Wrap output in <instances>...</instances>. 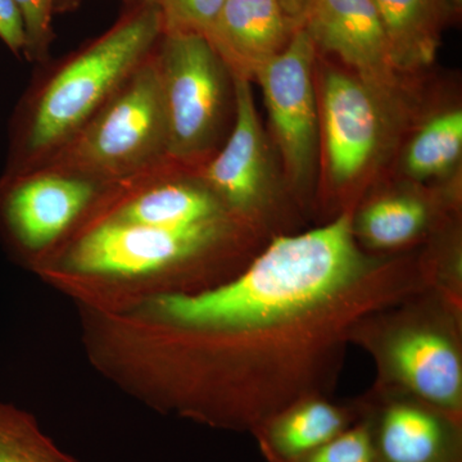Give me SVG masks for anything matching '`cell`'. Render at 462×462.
<instances>
[{
  "label": "cell",
  "instance_id": "7402d4cb",
  "mask_svg": "<svg viewBox=\"0 0 462 462\" xmlns=\"http://www.w3.org/2000/svg\"><path fill=\"white\" fill-rule=\"evenodd\" d=\"M0 41L17 56L25 51V29L14 0H0Z\"/></svg>",
  "mask_w": 462,
  "mask_h": 462
},
{
  "label": "cell",
  "instance_id": "ac0fdd59",
  "mask_svg": "<svg viewBox=\"0 0 462 462\" xmlns=\"http://www.w3.org/2000/svg\"><path fill=\"white\" fill-rule=\"evenodd\" d=\"M0 462H69L42 439L29 421L0 406Z\"/></svg>",
  "mask_w": 462,
  "mask_h": 462
},
{
  "label": "cell",
  "instance_id": "9c48e42d",
  "mask_svg": "<svg viewBox=\"0 0 462 462\" xmlns=\"http://www.w3.org/2000/svg\"><path fill=\"white\" fill-rule=\"evenodd\" d=\"M303 26L372 89L393 85L394 67L374 0H311Z\"/></svg>",
  "mask_w": 462,
  "mask_h": 462
},
{
  "label": "cell",
  "instance_id": "2e32d148",
  "mask_svg": "<svg viewBox=\"0 0 462 462\" xmlns=\"http://www.w3.org/2000/svg\"><path fill=\"white\" fill-rule=\"evenodd\" d=\"M427 206L412 197L375 200L358 217L357 231L374 248L400 247L415 239L427 226Z\"/></svg>",
  "mask_w": 462,
  "mask_h": 462
},
{
  "label": "cell",
  "instance_id": "8fae6325",
  "mask_svg": "<svg viewBox=\"0 0 462 462\" xmlns=\"http://www.w3.org/2000/svg\"><path fill=\"white\" fill-rule=\"evenodd\" d=\"M300 25L278 0H226L205 36L231 75L251 80Z\"/></svg>",
  "mask_w": 462,
  "mask_h": 462
},
{
  "label": "cell",
  "instance_id": "603a6c76",
  "mask_svg": "<svg viewBox=\"0 0 462 462\" xmlns=\"http://www.w3.org/2000/svg\"><path fill=\"white\" fill-rule=\"evenodd\" d=\"M282 9L298 23H303L307 8H309L311 0H278Z\"/></svg>",
  "mask_w": 462,
  "mask_h": 462
},
{
  "label": "cell",
  "instance_id": "ffe728a7",
  "mask_svg": "<svg viewBox=\"0 0 462 462\" xmlns=\"http://www.w3.org/2000/svg\"><path fill=\"white\" fill-rule=\"evenodd\" d=\"M297 462H378L372 427L361 424L346 428Z\"/></svg>",
  "mask_w": 462,
  "mask_h": 462
},
{
  "label": "cell",
  "instance_id": "e0dca14e",
  "mask_svg": "<svg viewBox=\"0 0 462 462\" xmlns=\"http://www.w3.org/2000/svg\"><path fill=\"white\" fill-rule=\"evenodd\" d=\"M462 151V112L452 109L434 116L407 148L406 171L415 179L440 175L455 165Z\"/></svg>",
  "mask_w": 462,
  "mask_h": 462
},
{
  "label": "cell",
  "instance_id": "5b68a950",
  "mask_svg": "<svg viewBox=\"0 0 462 462\" xmlns=\"http://www.w3.org/2000/svg\"><path fill=\"white\" fill-rule=\"evenodd\" d=\"M236 216L165 229L97 220L72 242L66 264L87 275L139 278L199 260L233 238Z\"/></svg>",
  "mask_w": 462,
  "mask_h": 462
},
{
  "label": "cell",
  "instance_id": "7a4b0ae2",
  "mask_svg": "<svg viewBox=\"0 0 462 462\" xmlns=\"http://www.w3.org/2000/svg\"><path fill=\"white\" fill-rule=\"evenodd\" d=\"M162 33L161 5L133 2L107 32L42 65L14 116L5 176L35 171L56 156L153 53Z\"/></svg>",
  "mask_w": 462,
  "mask_h": 462
},
{
  "label": "cell",
  "instance_id": "44dd1931",
  "mask_svg": "<svg viewBox=\"0 0 462 462\" xmlns=\"http://www.w3.org/2000/svg\"><path fill=\"white\" fill-rule=\"evenodd\" d=\"M226 0H162L163 32L206 35Z\"/></svg>",
  "mask_w": 462,
  "mask_h": 462
},
{
  "label": "cell",
  "instance_id": "6da1fadb",
  "mask_svg": "<svg viewBox=\"0 0 462 462\" xmlns=\"http://www.w3.org/2000/svg\"><path fill=\"white\" fill-rule=\"evenodd\" d=\"M421 288L392 261L369 256L348 214L273 239L220 287L158 298L185 333L229 351L224 425L256 434L303 401L321 396L366 319Z\"/></svg>",
  "mask_w": 462,
  "mask_h": 462
},
{
  "label": "cell",
  "instance_id": "5bb4252c",
  "mask_svg": "<svg viewBox=\"0 0 462 462\" xmlns=\"http://www.w3.org/2000/svg\"><path fill=\"white\" fill-rule=\"evenodd\" d=\"M346 428V413L318 397L291 407L256 434L270 461L297 462Z\"/></svg>",
  "mask_w": 462,
  "mask_h": 462
},
{
  "label": "cell",
  "instance_id": "4fadbf2b",
  "mask_svg": "<svg viewBox=\"0 0 462 462\" xmlns=\"http://www.w3.org/2000/svg\"><path fill=\"white\" fill-rule=\"evenodd\" d=\"M457 424L442 412L392 404L372 428L378 462H461Z\"/></svg>",
  "mask_w": 462,
  "mask_h": 462
},
{
  "label": "cell",
  "instance_id": "d6986e66",
  "mask_svg": "<svg viewBox=\"0 0 462 462\" xmlns=\"http://www.w3.org/2000/svg\"><path fill=\"white\" fill-rule=\"evenodd\" d=\"M25 29L27 60L39 65L50 62L51 44L56 41L51 20L54 0H14Z\"/></svg>",
  "mask_w": 462,
  "mask_h": 462
},
{
  "label": "cell",
  "instance_id": "30bf717a",
  "mask_svg": "<svg viewBox=\"0 0 462 462\" xmlns=\"http://www.w3.org/2000/svg\"><path fill=\"white\" fill-rule=\"evenodd\" d=\"M322 117L331 181L348 184L366 169L379 145L382 120L374 89L358 76L329 72Z\"/></svg>",
  "mask_w": 462,
  "mask_h": 462
},
{
  "label": "cell",
  "instance_id": "ba28073f",
  "mask_svg": "<svg viewBox=\"0 0 462 462\" xmlns=\"http://www.w3.org/2000/svg\"><path fill=\"white\" fill-rule=\"evenodd\" d=\"M231 76L233 129L220 151L197 169V175L231 215L245 218L256 214L269 199L272 172L251 80Z\"/></svg>",
  "mask_w": 462,
  "mask_h": 462
},
{
  "label": "cell",
  "instance_id": "277c9868",
  "mask_svg": "<svg viewBox=\"0 0 462 462\" xmlns=\"http://www.w3.org/2000/svg\"><path fill=\"white\" fill-rule=\"evenodd\" d=\"M154 57L165 108L169 158L199 169L216 153L234 83L202 33L163 32Z\"/></svg>",
  "mask_w": 462,
  "mask_h": 462
},
{
  "label": "cell",
  "instance_id": "9a60e30c",
  "mask_svg": "<svg viewBox=\"0 0 462 462\" xmlns=\"http://www.w3.org/2000/svg\"><path fill=\"white\" fill-rule=\"evenodd\" d=\"M396 69L427 65L436 56L445 0H374Z\"/></svg>",
  "mask_w": 462,
  "mask_h": 462
},
{
  "label": "cell",
  "instance_id": "d4e9b609",
  "mask_svg": "<svg viewBox=\"0 0 462 462\" xmlns=\"http://www.w3.org/2000/svg\"><path fill=\"white\" fill-rule=\"evenodd\" d=\"M452 3H454L455 5H460L462 0H451Z\"/></svg>",
  "mask_w": 462,
  "mask_h": 462
},
{
  "label": "cell",
  "instance_id": "7c38bea8",
  "mask_svg": "<svg viewBox=\"0 0 462 462\" xmlns=\"http://www.w3.org/2000/svg\"><path fill=\"white\" fill-rule=\"evenodd\" d=\"M388 356L398 378L416 396L443 415L460 419L461 358L448 337L430 328H411L389 343Z\"/></svg>",
  "mask_w": 462,
  "mask_h": 462
},
{
  "label": "cell",
  "instance_id": "8992f818",
  "mask_svg": "<svg viewBox=\"0 0 462 462\" xmlns=\"http://www.w3.org/2000/svg\"><path fill=\"white\" fill-rule=\"evenodd\" d=\"M316 48L302 23L285 50L254 75L285 169L296 184L310 178L318 156L320 130L312 83Z\"/></svg>",
  "mask_w": 462,
  "mask_h": 462
},
{
  "label": "cell",
  "instance_id": "cb8c5ba5",
  "mask_svg": "<svg viewBox=\"0 0 462 462\" xmlns=\"http://www.w3.org/2000/svg\"><path fill=\"white\" fill-rule=\"evenodd\" d=\"M83 0H54V14H63V12L72 11L78 7ZM133 2L152 3V5H160L162 0H133Z\"/></svg>",
  "mask_w": 462,
  "mask_h": 462
},
{
  "label": "cell",
  "instance_id": "52a82bcc",
  "mask_svg": "<svg viewBox=\"0 0 462 462\" xmlns=\"http://www.w3.org/2000/svg\"><path fill=\"white\" fill-rule=\"evenodd\" d=\"M114 184L47 169L5 176L0 211L18 245L41 252L69 234Z\"/></svg>",
  "mask_w": 462,
  "mask_h": 462
},
{
  "label": "cell",
  "instance_id": "3957f363",
  "mask_svg": "<svg viewBox=\"0 0 462 462\" xmlns=\"http://www.w3.org/2000/svg\"><path fill=\"white\" fill-rule=\"evenodd\" d=\"M167 161L166 116L153 51L98 114L41 169L114 184Z\"/></svg>",
  "mask_w": 462,
  "mask_h": 462
}]
</instances>
